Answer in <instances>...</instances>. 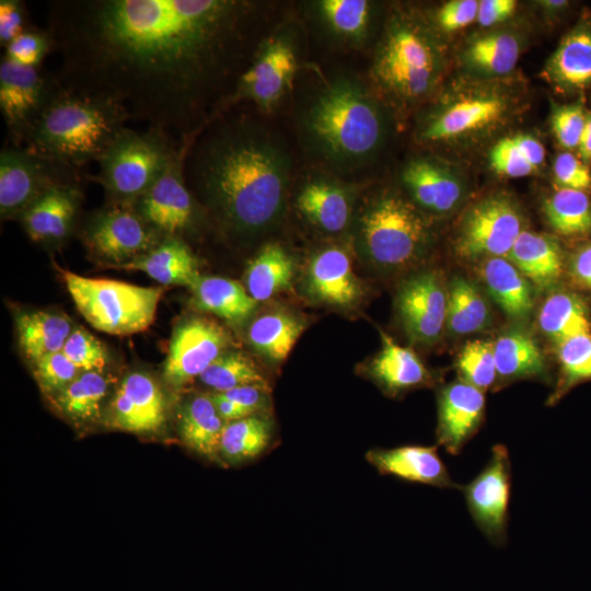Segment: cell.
I'll use <instances>...</instances> for the list:
<instances>
[{"label": "cell", "mask_w": 591, "mask_h": 591, "mask_svg": "<svg viewBox=\"0 0 591 591\" xmlns=\"http://www.w3.org/2000/svg\"><path fill=\"white\" fill-rule=\"evenodd\" d=\"M579 158L588 165L591 163V112L587 115V121L578 146Z\"/></svg>", "instance_id": "obj_59"}, {"label": "cell", "mask_w": 591, "mask_h": 591, "mask_svg": "<svg viewBox=\"0 0 591 591\" xmlns=\"http://www.w3.org/2000/svg\"><path fill=\"white\" fill-rule=\"evenodd\" d=\"M193 305L231 324L245 322L257 302L240 282L217 276H199L189 287Z\"/></svg>", "instance_id": "obj_34"}, {"label": "cell", "mask_w": 591, "mask_h": 591, "mask_svg": "<svg viewBox=\"0 0 591 591\" xmlns=\"http://www.w3.org/2000/svg\"><path fill=\"white\" fill-rule=\"evenodd\" d=\"M587 115L579 103L554 105L551 115L552 130L557 142L567 151L578 149Z\"/></svg>", "instance_id": "obj_51"}, {"label": "cell", "mask_w": 591, "mask_h": 591, "mask_svg": "<svg viewBox=\"0 0 591 591\" xmlns=\"http://www.w3.org/2000/svg\"><path fill=\"white\" fill-rule=\"evenodd\" d=\"M543 143L532 135L514 134L499 139L489 151V164L499 175L523 177L545 162Z\"/></svg>", "instance_id": "obj_43"}, {"label": "cell", "mask_w": 591, "mask_h": 591, "mask_svg": "<svg viewBox=\"0 0 591 591\" xmlns=\"http://www.w3.org/2000/svg\"><path fill=\"white\" fill-rule=\"evenodd\" d=\"M456 368L462 380L485 392L496 384L497 369L494 343L467 341L456 358Z\"/></svg>", "instance_id": "obj_47"}, {"label": "cell", "mask_w": 591, "mask_h": 591, "mask_svg": "<svg viewBox=\"0 0 591 591\" xmlns=\"http://www.w3.org/2000/svg\"><path fill=\"white\" fill-rule=\"evenodd\" d=\"M541 5L547 11V12H556L568 5L567 1L564 0H547L542 1Z\"/></svg>", "instance_id": "obj_60"}, {"label": "cell", "mask_w": 591, "mask_h": 591, "mask_svg": "<svg viewBox=\"0 0 591 591\" xmlns=\"http://www.w3.org/2000/svg\"><path fill=\"white\" fill-rule=\"evenodd\" d=\"M402 182L410 200L425 213L447 216L464 200L465 187L459 174L434 158L410 160L402 171Z\"/></svg>", "instance_id": "obj_20"}, {"label": "cell", "mask_w": 591, "mask_h": 591, "mask_svg": "<svg viewBox=\"0 0 591 591\" xmlns=\"http://www.w3.org/2000/svg\"><path fill=\"white\" fill-rule=\"evenodd\" d=\"M381 338L382 348L367 372L386 394L396 396L433 383L432 374L413 350L396 344L384 333Z\"/></svg>", "instance_id": "obj_29"}, {"label": "cell", "mask_w": 591, "mask_h": 591, "mask_svg": "<svg viewBox=\"0 0 591 591\" xmlns=\"http://www.w3.org/2000/svg\"><path fill=\"white\" fill-rule=\"evenodd\" d=\"M55 50L54 38L48 28L34 24L4 47L2 56L23 66L42 68L45 58Z\"/></svg>", "instance_id": "obj_48"}, {"label": "cell", "mask_w": 591, "mask_h": 591, "mask_svg": "<svg viewBox=\"0 0 591 591\" xmlns=\"http://www.w3.org/2000/svg\"><path fill=\"white\" fill-rule=\"evenodd\" d=\"M523 230L524 218L518 201L506 192H495L465 210L452 240V251L463 262L507 257Z\"/></svg>", "instance_id": "obj_10"}, {"label": "cell", "mask_w": 591, "mask_h": 591, "mask_svg": "<svg viewBox=\"0 0 591 591\" xmlns=\"http://www.w3.org/2000/svg\"><path fill=\"white\" fill-rule=\"evenodd\" d=\"M72 331L70 320L63 314L34 311L16 316L19 344L32 363L62 350Z\"/></svg>", "instance_id": "obj_38"}, {"label": "cell", "mask_w": 591, "mask_h": 591, "mask_svg": "<svg viewBox=\"0 0 591 591\" xmlns=\"http://www.w3.org/2000/svg\"><path fill=\"white\" fill-rule=\"evenodd\" d=\"M537 324L541 332L555 344L591 333L586 302L569 290H556L545 299L538 311Z\"/></svg>", "instance_id": "obj_39"}, {"label": "cell", "mask_w": 591, "mask_h": 591, "mask_svg": "<svg viewBox=\"0 0 591 591\" xmlns=\"http://www.w3.org/2000/svg\"><path fill=\"white\" fill-rule=\"evenodd\" d=\"M543 213L559 235L578 237L591 233V198L587 192L558 187L544 200Z\"/></svg>", "instance_id": "obj_44"}, {"label": "cell", "mask_w": 591, "mask_h": 591, "mask_svg": "<svg viewBox=\"0 0 591 591\" xmlns=\"http://www.w3.org/2000/svg\"><path fill=\"white\" fill-rule=\"evenodd\" d=\"M111 380L103 371H82L70 384L54 396L57 408L78 422L100 417Z\"/></svg>", "instance_id": "obj_42"}, {"label": "cell", "mask_w": 591, "mask_h": 591, "mask_svg": "<svg viewBox=\"0 0 591 591\" xmlns=\"http://www.w3.org/2000/svg\"><path fill=\"white\" fill-rule=\"evenodd\" d=\"M186 149L159 181L132 204L144 221L163 236L183 239L196 229L201 219L196 197L184 178Z\"/></svg>", "instance_id": "obj_16"}, {"label": "cell", "mask_w": 591, "mask_h": 591, "mask_svg": "<svg viewBox=\"0 0 591 591\" xmlns=\"http://www.w3.org/2000/svg\"><path fill=\"white\" fill-rule=\"evenodd\" d=\"M62 352L80 371H103L107 363V352L103 344L80 327L71 332Z\"/></svg>", "instance_id": "obj_49"}, {"label": "cell", "mask_w": 591, "mask_h": 591, "mask_svg": "<svg viewBox=\"0 0 591 591\" xmlns=\"http://www.w3.org/2000/svg\"><path fill=\"white\" fill-rule=\"evenodd\" d=\"M59 86L56 74L4 56L0 62V111L13 146H23Z\"/></svg>", "instance_id": "obj_14"}, {"label": "cell", "mask_w": 591, "mask_h": 591, "mask_svg": "<svg viewBox=\"0 0 591 591\" xmlns=\"http://www.w3.org/2000/svg\"><path fill=\"white\" fill-rule=\"evenodd\" d=\"M154 128L143 131L125 127L97 160L94 178L108 201L134 204L166 172L184 148Z\"/></svg>", "instance_id": "obj_8"}, {"label": "cell", "mask_w": 591, "mask_h": 591, "mask_svg": "<svg viewBox=\"0 0 591 591\" xmlns=\"http://www.w3.org/2000/svg\"><path fill=\"white\" fill-rule=\"evenodd\" d=\"M297 206L316 228L336 234L343 232L352 216V194L347 186L326 177L308 181L299 192Z\"/></svg>", "instance_id": "obj_26"}, {"label": "cell", "mask_w": 591, "mask_h": 591, "mask_svg": "<svg viewBox=\"0 0 591 591\" xmlns=\"http://www.w3.org/2000/svg\"><path fill=\"white\" fill-rule=\"evenodd\" d=\"M215 393H218L221 397L243 407L252 415L266 413L270 405L268 386L247 385Z\"/></svg>", "instance_id": "obj_55"}, {"label": "cell", "mask_w": 591, "mask_h": 591, "mask_svg": "<svg viewBox=\"0 0 591 591\" xmlns=\"http://www.w3.org/2000/svg\"><path fill=\"white\" fill-rule=\"evenodd\" d=\"M81 233L90 254L113 267L146 254L164 239L132 204L111 201L89 217Z\"/></svg>", "instance_id": "obj_13"}, {"label": "cell", "mask_w": 591, "mask_h": 591, "mask_svg": "<svg viewBox=\"0 0 591 591\" xmlns=\"http://www.w3.org/2000/svg\"><path fill=\"white\" fill-rule=\"evenodd\" d=\"M33 24L22 0L0 1V46L7 47Z\"/></svg>", "instance_id": "obj_53"}, {"label": "cell", "mask_w": 591, "mask_h": 591, "mask_svg": "<svg viewBox=\"0 0 591 591\" xmlns=\"http://www.w3.org/2000/svg\"><path fill=\"white\" fill-rule=\"evenodd\" d=\"M559 379L547 404L558 402L573 386L591 381V333L577 335L556 344Z\"/></svg>", "instance_id": "obj_45"}, {"label": "cell", "mask_w": 591, "mask_h": 591, "mask_svg": "<svg viewBox=\"0 0 591 591\" xmlns=\"http://www.w3.org/2000/svg\"><path fill=\"white\" fill-rule=\"evenodd\" d=\"M129 119L115 99L59 82L23 146L81 170L97 162Z\"/></svg>", "instance_id": "obj_4"}, {"label": "cell", "mask_w": 591, "mask_h": 591, "mask_svg": "<svg viewBox=\"0 0 591 591\" xmlns=\"http://www.w3.org/2000/svg\"><path fill=\"white\" fill-rule=\"evenodd\" d=\"M298 124L310 155L329 171L344 174L372 162L387 136L380 99L350 74L323 81L302 105Z\"/></svg>", "instance_id": "obj_3"}, {"label": "cell", "mask_w": 591, "mask_h": 591, "mask_svg": "<svg viewBox=\"0 0 591 591\" xmlns=\"http://www.w3.org/2000/svg\"><path fill=\"white\" fill-rule=\"evenodd\" d=\"M312 13L323 34L335 44L362 46L374 21V3L367 0H321L311 3Z\"/></svg>", "instance_id": "obj_28"}, {"label": "cell", "mask_w": 591, "mask_h": 591, "mask_svg": "<svg viewBox=\"0 0 591 591\" xmlns=\"http://www.w3.org/2000/svg\"><path fill=\"white\" fill-rule=\"evenodd\" d=\"M33 366L35 378L42 390L54 396L82 372L62 350L40 358Z\"/></svg>", "instance_id": "obj_50"}, {"label": "cell", "mask_w": 591, "mask_h": 591, "mask_svg": "<svg viewBox=\"0 0 591 591\" xmlns=\"http://www.w3.org/2000/svg\"><path fill=\"white\" fill-rule=\"evenodd\" d=\"M200 381L215 392L260 385L268 386L255 363L239 351H227L215 360L199 376Z\"/></svg>", "instance_id": "obj_46"}, {"label": "cell", "mask_w": 591, "mask_h": 591, "mask_svg": "<svg viewBox=\"0 0 591 591\" xmlns=\"http://www.w3.org/2000/svg\"><path fill=\"white\" fill-rule=\"evenodd\" d=\"M165 421V399L158 383L148 374L125 376L111 404L114 427L137 433L152 432Z\"/></svg>", "instance_id": "obj_21"}, {"label": "cell", "mask_w": 591, "mask_h": 591, "mask_svg": "<svg viewBox=\"0 0 591 591\" xmlns=\"http://www.w3.org/2000/svg\"><path fill=\"white\" fill-rule=\"evenodd\" d=\"M260 14L248 0L50 1L56 77L188 146L228 107L264 37Z\"/></svg>", "instance_id": "obj_1"}, {"label": "cell", "mask_w": 591, "mask_h": 591, "mask_svg": "<svg viewBox=\"0 0 591 591\" xmlns=\"http://www.w3.org/2000/svg\"><path fill=\"white\" fill-rule=\"evenodd\" d=\"M542 76L566 93L591 90V24L577 23L560 40L545 63Z\"/></svg>", "instance_id": "obj_25"}, {"label": "cell", "mask_w": 591, "mask_h": 591, "mask_svg": "<svg viewBox=\"0 0 591 591\" xmlns=\"http://www.w3.org/2000/svg\"><path fill=\"white\" fill-rule=\"evenodd\" d=\"M568 268L571 278L591 291V242L575 250L570 256Z\"/></svg>", "instance_id": "obj_57"}, {"label": "cell", "mask_w": 591, "mask_h": 591, "mask_svg": "<svg viewBox=\"0 0 591 591\" xmlns=\"http://www.w3.org/2000/svg\"><path fill=\"white\" fill-rule=\"evenodd\" d=\"M406 335L415 343L438 341L447 325L448 285L438 270H425L406 279L395 300Z\"/></svg>", "instance_id": "obj_17"}, {"label": "cell", "mask_w": 591, "mask_h": 591, "mask_svg": "<svg viewBox=\"0 0 591 591\" xmlns=\"http://www.w3.org/2000/svg\"><path fill=\"white\" fill-rule=\"evenodd\" d=\"M467 509L477 528L495 546L508 538L511 461L508 449L496 444L485 467L461 486Z\"/></svg>", "instance_id": "obj_15"}, {"label": "cell", "mask_w": 591, "mask_h": 591, "mask_svg": "<svg viewBox=\"0 0 591 591\" xmlns=\"http://www.w3.org/2000/svg\"><path fill=\"white\" fill-rule=\"evenodd\" d=\"M220 416L225 422L239 420L252 414L243 407L221 397L218 393L210 394Z\"/></svg>", "instance_id": "obj_58"}, {"label": "cell", "mask_w": 591, "mask_h": 591, "mask_svg": "<svg viewBox=\"0 0 591 591\" xmlns=\"http://www.w3.org/2000/svg\"><path fill=\"white\" fill-rule=\"evenodd\" d=\"M62 276L77 309L97 331L130 335L154 322L163 288L89 278L70 271H63Z\"/></svg>", "instance_id": "obj_9"}, {"label": "cell", "mask_w": 591, "mask_h": 591, "mask_svg": "<svg viewBox=\"0 0 591 591\" xmlns=\"http://www.w3.org/2000/svg\"><path fill=\"white\" fill-rule=\"evenodd\" d=\"M445 67L444 47L431 25L418 13L396 11L376 45L370 79L389 103L409 108L434 92Z\"/></svg>", "instance_id": "obj_5"}, {"label": "cell", "mask_w": 591, "mask_h": 591, "mask_svg": "<svg viewBox=\"0 0 591 591\" xmlns=\"http://www.w3.org/2000/svg\"><path fill=\"white\" fill-rule=\"evenodd\" d=\"M119 267L141 270L162 285L190 287L200 276L197 257L185 240L176 236H164L154 248Z\"/></svg>", "instance_id": "obj_32"}, {"label": "cell", "mask_w": 591, "mask_h": 591, "mask_svg": "<svg viewBox=\"0 0 591 591\" xmlns=\"http://www.w3.org/2000/svg\"><path fill=\"white\" fill-rule=\"evenodd\" d=\"M292 161L266 126L227 108L187 146L184 178L221 227L236 235L258 234L282 215Z\"/></svg>", "instance_id": "obj_2"}, {"label": "cell", "mask_w": 591, "mask_h": 591, "mask_svg": "<svg viewBox=\"0 0 591 591\" xmlns=\"http://www.w3.org/2000/svg\"><path fill=\"white\" fill-rule=\"evenodd\" d=\"M77 181H81L79 169L26 146H8L0 153L1 218L19 219L51 187Z\"/></svg>", "instance_id": "obj_11"}, {"label": "cell", "mask_w": 591, "mask_h": 591, "mask_svg": "<svg viewBox=\"0 0 591 591\" xmlns=\"http://www.w3.org/2000/svg\"><path fill=\"white\" fill-rule=\"evenodd\" d=\"M479 1L451 0L442 4L437 21L444 32H455L476 21Z\"/></svg>", "instance_id": "obj_54"}, {"label": "cell", "mask_w": 591, "mask_h": 591, "mask_svg": "<svg viewBox=\"0 0 591 591\" xmlns=\"http://www.w3.org/2000/svg\"><path fill=\"white\" fill-rule=\"evenodd\" d=\"M366 460L382 475L442 489H461L438 454V445L407 444L393 449L374 448Z\"/></svg>", "instance_id": "obj_23"}, {"label": "cell", "mask_w": 591, "mask_h": 591, "mask_svg": "<svg viewBox=\"0 0 591 591\" xmlns=\"http://www.w3.org/2000/svg\"><path fill=\"white\" fill-rule=\"evenodd\" d=\"M515 8L514 0H482L476 21L483 27H491L509 19Z\"/></svg>", "instance_id": "obj_56"}, {"label": "cell", "mask_w": 591, "mask_h": 591, "mask_svg": "<svg viewBox=\"0 0 591 591\" xmlns=\"http://www.w3.org/2000/svg\"><path fill=\"white\" fill-rule=\"evenodd\" d=\"M225 425L210 394L193 396L179 413L182 440L190 450L210 461H219V444Z\"/></svg>", "instance_id": "obj_36"}, {"label": "cell", "mask_w": 591, "mask_h": 591, "mask_svg": "<svg viewBox=\"0 0 591 591\" xmlns=\"http://www.w3.org/2000/svg\"><path fill=\"white\" fill-rule=\"evenodd\" d=\"M275 426L268 413L227 422L219 444V461L229 465L252 462L273 445Z\"/></svg>", "instance_id": "obj_35"}, {"label": "cell", "mask_w": 591, "mask_h": 591, "mask_svg": "<svg viewBox=\"0 0 591 591\" xmlns=\"http://www.w3.org/2000/svg\"><path fill=\"white\" fill-rule=\"evenodd\" d=\"M230 344L228 333L218 323L205 317H190L175 328L163 376L173 387L190 383L221 355Z\"/></svg>", "instance_id": "obj_18"}, {"label": "cell", "mask_w": 591, "mask_h": 591, "mask_svg": "<svg viewBox=\"0 0 591 591\" xmlns=\"http://www.w3.org/2000/svg\"><path fill=\"white\" fill-rule=\"evenodd\" d=\"M430 220L398 192L382 190L361 210L356 242L364 258L384 271H399L418 264L433 243Z\"/></svg>", "instance_id": "obj_7"}, {"label": "cell", "mask_w": 591, "mask_h": 591, "mask_svg": "<svg viewBox=\"0 0 591 591\" xmlns=\"http://www.w3.org/2000/svg\"><path fill=\"white\" fill-rule=\"evenodd\" d=\"M493 323V311L487 297L475 282L455 275L448 283L445 329L462 336L485 331Z\"/></svg>", "instance_id": "obj_37"}, {"label": "cell", "mask_w": 591, "mask_h": 591, "mask_svg": "<svg viewBox=\"0 0 591 591\" xmlns=\"http://www.w3.org/2000/svg\"><path fill=\"white\" fill-rule=\"evenodd\" d=\"M80 182L51 187L20 216L19 220L32 241L54 244L69 236L83 197Z\"/></svg>", "instance_id": "obj_22"}, {"label": "cell", "mask_w": 591, "mask_h": 591, "mask_svg": "<svg viewBox=\"0 0 591 591\" xmlns=\"http://www.w3.org/2000/svg\"><path fill=\"white\" fill-rule=\"evenodd\" d=\"M522 49L519 34L496 30L471 38L464 46L461 60L475 78L501 79L513 71Z\"/></svg>", "instance_id": "obj_30"}, {"label": "cell", "mask_w": 591, "mask_h": 591, "mask_svg": "<svg viewBox=\"0 0 591 591\" xmlns=\"http://www.w3.org/2000/svg\"><path fill=\"white\" fill-rule=\"evenodd\" d=\"M437 402V445L443 447L451 455H457L484 421V392L460 379L442 386Z\"/></svg>", "instance_id": "obj_19"}, {"label": "cell", "mask_w": 591, "mask_h": 591, "mask_svg": "<svg viewBox=\"0 0 591 591\" xmlns=\"http://www.w3.org/2000/svg\"><path fill=\"white\" fill-rule=\"evenodd\" d=\"M506 258L541 290L555 286L565 269V256L558 241L529 230L522 231Z\"/></svg>", "instance_id": "obj_31"}, {"label": "cell", "mask_w": 591, "mask_h": 591, "mask_svg": "<svg viewBox=\"0 0 591 591\" xmlns=\"http://www.w3.org/2000/svg\"><path fill=\"white\" fill-rule=\"evenodd\" d=\"M554 179L559 188L588 192L591 189V171L579 155L565 151L554 160Z\"/></svg>", "instance_id": "obj_52"}, {"label": "cell", "mask_w": 591, "mask_h": 591, "mask_svg": "<svg viewBox=\"0 0 591 591\" xmlns=\"http://www.w3.org/2000/svg\"><path fill=\"white\" fill-rule=\"evenodd\" d=\"M299 66L293 31L280 28L264 36L241 73L228 107L250 101L270 112L290 90Z\"/></svg>", "instance_id": "obj_12"}, {"label": "cell", "mask_w": 591, "mask_h": 591, "mask_svg": "<svg viewBox=\"0 0 591 591\" xmlns=\"http://www.w3.org/2000/svg\"><path fill=\"white\" fill-rule=\"evenodd\" d=\"M497 376L501 383L521 379H544L545 358L533 335L523 326H512L494 341Z\"/></svg>", "instance_id": "obj_33"}, {"label": "cell", "mask_w": 591, "mask_h": 591, "mask_svg": "<svg viewBox=\"0 0 591 591\" xmlns=\"http://www.w3.org/2000/svg\"><path fill=\"white\" fill-rule=\"evenodd\" d=\"M519 91L503 79L456 81L426 109L416 138L427 144L466 147L484 141L515 115Z\"/></svg>", "instance_id": "obj_6"}, {"label": "cell", "mask_w": 591, "mask_h": 591, "mask_svg": "<svg viewBox=\"0 0 591 591\" xmlns=\"http://www.w3.org/2000/svg\"><path fill=\"white\" fill-rule=\"evenodd\" d=\"M306 286L313 298L335 306L355 304L362 296L347 252L329 246L316 252L306 268Z\"/></svg>", "instance_id": "obj_24"}, {"label": "cell", "mask_w": 591, "mask_h": 591, "mask_svg": "<svg viewBox=\"0 0 591 591\" xmlns=\"http://www.w3.org/2000/svg\"><path fill=\"white\" fill-rule=\"evenodd\" d=\"M478 275L491 300L514 321L528 320L535 304L533 285L506 257L486 258Z\"/></svg>", "instance_id": "obj_27"}, {"label": "cell", "mask_w": 591, "mask_h": 591, "mask_svg": "<svg viewBox=\"0 0 591 591\" xmlns=\"http://www.w3.org/2000/svg\"><path fill=\"white\" fill-rule=\"evenodd\" d=\"M304 326L296 316L285 312L262 314L248 327L247 339L253 348L274 362L285 360Z\"/></svg>", "instance_id": "obj_41"}, {"label": "cell", "mask_w": 591, "mask_h": 591, "mask_svg": "<svg viewBox=\"0 0 591 591\" xmlns=\"http://www.w3.org/2000/svg\"><path fill=\"white\" fill-rule=\"evenodd\" d=\"M293 271L286 250L277 243L266 244L247 266L246 290L256 302L266 301L291 286Z\"/></svg>", "instance_id": "obj_40"}]
</instances>
